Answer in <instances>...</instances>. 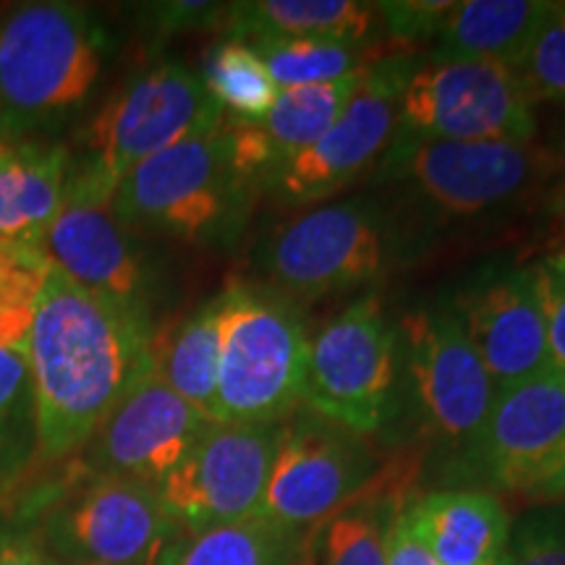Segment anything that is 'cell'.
Wrapping results in <instances>:
<instances>
[{
  "instance_id": "33",
  "label": "cell",
  "mask_w": 565,
  "mask_h": 565,
  "mask_svg": "<svg viewBox=\"0 0 565 565\" xmlns=\"http://www.w3.org/2000/svg\"><path fill=\"white\" fill-rule=\"evenodd\" d=\"M505 555L508 565H565V515H536L521 524Z\"/></svg>"
},
{
  "instance_id": "22",
  "label": "cell",
  "mask_w": 565,
  "mask_h": 565,
  "mask_svg": "<svg viewBox=\"0 0 565 565\" xmlns=\"http://www.w3.org/2000/svg\"><path fill=\"white\" fill-rule=\"evenodd\" d=\"M377 21V3L359 0H249L225 6L223 30L242 42L282 38L366 45Z\"/></svg>"
},
{
  "instance_id": "32",
  "label": "cell",
  "mask_w": 565,
  "mask_h": 565,
  "mask_svg": "<svg viewBox=\"0 0 565 565\" xmlns=\"http://www.w3.org/2000/svg\"><path fill=\"white\" fill-rule=\"evenodd\" d=\"M450 9H454V0H385V3H377V17L393 42L414 45V42L435 38Z\"/></svg>"
},
{
  "instance_id": "20",
  "label": "cell",
  "mask_w": 565,
  "mask_h": 565,
  "mask_svg": "<svg viewBox=\"0 0 565 565\" xmlns=\"http://www.w3.org/2000/svg\"><path fill=\"white\" fill-rule=\"evenodd\" d=\"M68 147L0 137V244L40 249L66 200Z\"/></svg>"
},
{
  "instance_id": "36",
  "label": "cell",
  "mask_w": 565,
  "mask_h": 565,
  "mask_svg": "<svg viewBox=\"0 0 565 565\" xmlns=\"http://www.w3.org/2000/svg\"><path fill=\"white\" fill-rule=\"evenodd\" d=\"M0 565H61L45 542L24 529H0Z\"/></svg>"
},
{
  "instance_id": "8",
  "label": "cell",
  "mask_w": 565,
  "mask_h": 565,
  "mask_svg": "<svg viewBox=\"0 0 565 565\" xmlns=\"http://www.w3.org/2000/svg\"><path fill=\"white\" fill-rule=\"evenodd\" d=\"M385 221L370 202H333L280 225L259 252V267L288 299H324L377 278L385 267Z\"/></svg>"
},
{
  "instance_id": "7",
  "label": "cell",
  "mask_w": 565,
  "mask_h": 565,
  "mask_svg": "<svg viewBox=\"0 0 565 565\" xmlns=\"http://www.w3.org/2000/svg\"><path fill=\"white\" fill-rule=\"evenodd\" d=\"M395 137L529 145L536 137L534 103L503 63L429 61L401 92Z\"/></svg>"
},
{
  "instance_id": "34",
  "label": "cell",
  "mask_w": 565,
  "mask_h": 565,
  "mask_svg": "<svg viewBox=\"0 0 565 565\" xmlns=\"http://www.w3.org/2000/svg\"><path fill=\"white\" fill-rule=\"evenodd\" d=\"M385 557L387 565H437L435 555L429 553L427 542L414 524L412 503H404L393 515L391 529H387Z\"/></svg>"
},
{
  "instance_id": "25",
  "label": "cell",
  "mask_w": 565,
  "mask_h": 565,
  "mask_svg": "<svg viewBox=\"0 0 565 565\" xmlns=\"http://www.w3.org/2000/svg\"><path fill=\"white\" fill-rule=\"evenodd\" d=\"M221 362V296L189 315L166 343L158 338L154 366L175 395L215 424Z\"/></svg>"
},
{
  "instance_id": "12",
  "label": "cell",
  "mask_w": 565,
  "mask_h": 565,
  "mask_svg": "<svg viewBox=\"0 0 565 565\" xmlns=\"http://www.w3.org/2000/svg\"><path fill=\"white\" fill-rule=\"evenodd\" d=\"M391 166L448 215H479L515 200L555 171L557 158L529 141H445L395 137Z\"/></svg>"
},
{
  "instance_id": "14",
  "label": "cell",
  "mask_w": 565,
  "mask_h": 565,
  "mask_svg": "<svg viewBox=\"0 0 565 565\" xmlns=\"http://www.w3.org/2000/svg\"><path fill=\"white\" fill-rule=\"evenodd\" d=\"M401 333L424 427L443 443L477 450L498 391L458 315L422 309L401 322Z\"/></svg>"
},
{
  "instance_id": "1",
  "label": "cell",
  "mask_w": 565,
  "mask_h": 565,
  "mask_svg": "<svg viewBox=\"0 0 565 565\" xmlns=\"http://www.w3.org/2000/svg\"><path fill=\"white\" fill-rule=\"evenodd\" d=\"M154 349L150 315L84 291L47 263L26 338L40 461L82 454Z\"/></svg>"
},
{
  "instance_id": "10",
  "label": "cell",
  "mask_w": 565,
  "mask_h": 565,
  "mask_svg": "<svg viewBox=\"0 0 565 565\" xmlns=\"http://www.w3.org/2000/svg\"><path fill=\"white\" fill-rule=\"evenodd\" d=\"M414 68L416 63L406 55H393L366 68L362 87L330 131L278 168L265 186L288 207H303L356 183L393 145L401 92Z\"/></svg>"
},
{
  "instance_id": "9",
  "label": "cell",
  "mask_w": 565,
  "mask_h": 565,
  "mask_svg": "<svg viewBox=\"0 0 565 565\" xmlns=\"http://www.w3.org/2000/svg\"><path fill=\"white\" fill-rule=\"evenodd\" d=\"M175 532L154 487L84 475L47 503L38 536L61 565H131L158 555Z\"/></svg>"
},
{
  "instance_id": "5",
  "label": "cell",
  "mask_w": 565,
  "mask_h": 565,
  "mask_svg": "<svg viewBox=\"0 0 565 565\" xmlns=\"http://www.w3.org/2000/svg\"><path fill=\"white\" fill-rule=\"evenodd\" d=\"M249 189L223 124L134 168L113 194V215L129 231L212 242L242 217Z\"/></svg>"
},
{
  "instance_id": "38",
  "label": "cell",
  "mask_w": 565,
  "mask_h": 565,
  "mask_svg": "<svg viewBox=\"0 0 565 565\" xmlns=\"http://www.w3.org/2000/svg\"><path fill=\"white\" fill-rule=\"evenodd\" d=\"M555 158H557V166H561L563 171H565V129L561 134V141H557V154H555Z\"/></svg>"
},
{
  "instance_id": "37",
  "label": "cell",
  "mask_w": 565,
  "mask_h": 565,
  "mask_svg": "<svg viewBox=\"0 0 565 565\" xmlns=\"http://www.w3.org/2000/svg\"><path fill=\"white\" fill-rule=\"evenodd\" d=\"M555 225H557V242H561V252L565 257V186L555 194Z\"/></svg>"
},
{
  "instance_id": "23",
  "label": "cell",
  "mask_w": 565,
  "mask_h": 565,
  "mask_svg": "<svg viewBox=\"0 0 565 565\" xmlns=\"http://www.w3.org/2000/svg\"><path fill=\"white\" fill-rule=\"evenodd\" d=\"M414 524L437 565H482L511 540L505 508L490 492L445 490L412 503Z\"/></svg>"
},
{
  "instance_id": "13",
  "label": "cell",
  "mask_w": 565,
  "mask_h": 565,
  "mask_svg": "<svg viewBox=\"0 0 565 565\" xmlns=\"http://www.w3.org/2000/svg\"><path fill=\"white\" fill-rule=\"evenodd\" d=\"M370 463L356 433L317 414L282 422L278 450L257 513L291 532L317 529L370 484Z\"/></svg>"
},
{
  "instance_id": "24",
  "label": "cell",
  "mask_w": 565,
  "mask_h": 565,
  "mask_svg": "<svg viewBox=\"0 0 565 565\" xmlns=\"http://www.w3.org/2000/svg\"><path fill=\"white\" fill-rule=\"evenodd\" d=\"M307 536L263 515L175 532L160 550L158 565H303Z\"/></svg>"
},
{
  "instance_id": "40",
  "label": "cell",
  "mask_w": 565,
  "mask_h": 565,
  "mask_svg": "<svg viewBox=\"0 0 565 565\" xmlns=\"http://www.w3.org/2000/svg\"><path fill=\"white\" fill-rule=\"evenodd\" d=\"M482 565H508V555L503 553V555L492 557V561H487V563H482Z\"/></svg>"
},
{
  "instance_id": "19",
  "label": "cell",
  "mask_w": 565,
  "mask_h": 565,
  "mask_svg": "<svg viewBox=\"0 0 565 565\" xmlns=\"http://www.w3.org/2000/svg\"><path fill=\"white\" fill-rule=\"evenodd\" d=\"M364 74L366 71L335 82L280 89L270 113L257 124H236L225 118L238 173L252 186L257 181L265 186L278 168L330 131L362 87Z\"/></svg>"
},
{
  "instance_id": "2",
  "label": "cell",
  "mask_w": 565,
  "mask_h": 565,
  "mask_svg": "<svg viewBox=\"0 0 565 565\" xmlns=\"http://www.w3.org/2000/svg\"><path fill=\"white\" fill-rule=\"evenodd\" d=\"M105 32L74 3H24L0 17V129H40L87 100L103 74Z\"/></svg>"
},
{
  "instance_id": "16",
  "label": "cell",
  "mask_w": 565,
  "mask_h": 565,
  "mask_svg": "<svg viewBox=\"0 0 565 565\" xmlns=\"http://www.w3.org/2000/svg\"><path fill=\"white\" fill-rule=\"evenodd\" d=\"M487 475L532 500L565 494V380L555 372L498 391L477 445Z\"/></svg>"
},
{
  "instance_id": "11",
  "label": "cell",
  "mask_w": 565,
  "mask_h": 565,
  "mask_svg": "<svg viewBox=\"0 0 565 565\" xmlns=\"http://www.w3.org/2000/svg\"><path fill=\"white\" fill-rule=\"evenodd\" d=\"M282 424H210L186 458L154 487L179 532L233 524L257 513Z\"/></svg>"
},
{
  "instance_id": "30",
  "label": "cell",
  "mask_w": 565,
  "mask_h": 565,
  "mask_svg": "<svg viewBox=\"0 0 565 565\" xmlns=\"http://www.w3.org/2000/svg\"><path fill=\"white\" fill-rule=\"evenodd\" d=\"M532 103L565 105V0L550 6L524 63L515 68Z\"/></svg>"
},
{
  "instance_id": "3",
  "label": "cell",
  "mask_w": 565,
  "mask_h": 565,
  "mask_svg": "<svg viewBox=\"0 0 565 565\" xmlns=\"http://www.w3.org/2000/svg\"><path fill=\"white\" fill-rule=\"evenodd\" d=\"M225 124V113L183 63H160L121 87L87 124L71 186L113 202L134 168Z\"/></svg>"
},
{
  "instance_id": "18",
  "label": "cell",
  "mask_w": 565,
  "mask_h": 565,
  "mask_svg": "<svg viewBox=\"0 0 565 565\" xmlns=\"http://www.w3.org/2000/svg\"><path fill=\"white\" fill-rule=\"evenodd\" d=\"M454 312L494 391L526 383L550 370L545 322L529 267L484 273L458 296Z\"/></svg>"
},
{
  "instance_id": "31",
  "label": "cell",
  "mask_w": 565,
  "mask_h": 565,
  "mask_svg": "<svg viewBox=\"0 0 565 565\" xmlns=\"http://www.w3.org/2000/svg\"><path fill=\"white\" fill-rule=\"evenodd\" d=\"M529 273L545 322L550 372L565 380V257L557 252L547 254L529 267Z\"/></svg>"
},
{
  "instance_id": "21",
  "label": "cell",
  "mask_w": 565,
  "mask_h": 565,
  "mask_svg": "<svg viewBox=\"0 0 565 565\" xmlns=\"http://www.w3.org/2000/svg\"><path fill=\"white\" fill-rule=\"evenodd\" d=\"M553 0H463L433 38V61L524 63Z\"/></svg>"
},
{
  "instance_id": "39",
  "label": "cell",
  "mask_w": 565,
  "mask_h": 565,
  "mask_svg": "<svg viewBox=\"0 0 565 565\" xmlns=\"http://www.w3.org/2000/svg\"><path fill=\"white\" fill-rule=\"evenodd\" d=\"M158 555H160V553H158ZM158 555L147 557V561H141V563H131V565H158ZM71 565H92V563H71Z\"/></svg>"
},
{
  "instance_id": "15",
  "label": "cell",
  "mask_w": 565,
  "mask_h": 565,
  "mask_svg": "<svg viewBox=\"0 0 565 565\" xmlns=\"http://www.w3.org/2000/svg\"><path fill=\"white\" fill-rule=\"evenodd\" d=\"M210 419L147 370L82 450L84 475L158 487L210 429Z\"/></svg>"
},
{
  "instance_id": "29",
  "label": "cell",
  "mask_w": 565,
  "mask_h": 565,
  "mask_svg": "<svg viewBox=\"0 0 565 565\" xmlns=\"http://www.w3.org/2000/svg\"><path fill=\"white\" fill-rule=\"evenodd\" d=\"M38 456L26 349L0 345V492L11 490Z\"/></svg>"
},
{
  "instance_id": "27",
  "label": "cell",
  "mask_w": 565,
  "mask_h": 565,
  "mask_svg": "<svg viewBox=\"0 0 565 565\" xmlns=\"http://www.w3.org/2000/svg\"><path fill=\"white\" fill-rule=\"evenodd\" d=\"M200 79L225 118L236 124L263 121L280 92L265 61L242 40H225L212 47L202 63Z\"/></svg>"
},
{
  "instance_id": "28",
  "label": "cell",
  "mask_w": 565,
  "mask_h": 565,
  "mask_svg": "<svg viewBox=\"0 0 565 565\" xmlns=\"http://www.w3.org/2000/svg\"><path fill=\"white\" fill-rule=\"evenodd\" d=\"M249 45L265 61L278 89L345 79L351 74H362L380 61L374 47L343 45V42L263 38L252 40Z\"/></svg>"
},
{
  "instance_id": "6",
  "label": "cell",
  "mask_w": 565,
  "mask_h": 565,
  "mask_svg": "<svg viewBox=\"0 0 565 565\" xmlns=\"http://www.w3.org/2000/svg\"><path fill=\"white\" fill-rule=\"evenodd\" d=\"M395 380L398 333L370 294L309 341L303 406L356 435L377 433L395 414Z\"/></svg>"
},
{
  "instance_id": "4",
  "label": "cell",
  "mask_w": 565,
  "mask_h": 565,
  "mask_svg": "<svg viewBox=\"0 0 565 565\" xmlns=\"http://www.w3.org/2000/svg\"><path fill=\"white\" fill-rule=\"evenodd\" d=\"M221 296L215 422L282 424L303 404L309 335L278 294L231 282Z\"/></svg>"
},
{
  "instance_id": "26",
  "label": "cell",
  "mask_w": 565,
  "mask_h": 565,
  "mask_svg": "<svg viewBox=\"0 0 565 565\" xmlns=\"http://www.w3.org/2000/svg\"><path fill=\"white\" fill-rule=\"evenodd\" d=\"M401 505L387 503L383 490H374L370 498L366 484L353 503L320 524L317 540L307 536L303 565H387V529Z\"/></svg>"
},
{
  "instance_id": "17",
  "label": "cell",
  "mask_w": 565,
  "mask_h": 565,
  "mask_svg": "<svg viewBox=\"0 0 565 565\" xmlns=\"http://www.w3.org/2000/svg\"><path fill=\"white\" fill-rule=\"evenodd\" d=\"M42 254L84 291L150 315L145 257L131 242V231L113 215V202L68 183L58 217L42 242Z\"/></svg>"
},
{
  "instance_id": "35",
  "label": "cell",
  "mask_w": 565,
  "mask_h": 565,
  "mask_svg": "<svg viewBox=\"0 0 565 565\" xmlns=\"http://www.w3.org/2000/svg\"><path fill=\"white\" fill-rule=\"evenodd\" d=\"M152 17L158 19L162 32L194 30V26L215 24L223 19L225 6L217 3H154L150 6Z\"/></svg>"
},
{
  "instance_id": "41",
  "label": "cell",
  "mask_w": 565,
  "mask_h": 565,
  "mask_svg": "<svg viewBox=\"0 0 565 565\" xmlns=\"http://www.w3.org/2000/svg\"><path fill=\"white\" fill-rule=\"evenodd\" d=\"M0 137H3V129H0Z\"/></svg>"
}]
</instances>
